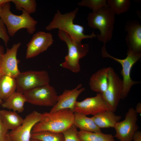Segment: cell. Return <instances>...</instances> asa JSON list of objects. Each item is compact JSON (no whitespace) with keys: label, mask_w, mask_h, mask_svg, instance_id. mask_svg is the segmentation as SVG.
<instances>
[{"label":"cell","mask_w":141,"mask_h":141,"mask_svg":"<svg viewBox=\"0 0 141 141\" xmlns=\"http://www.w3.org/2000/svg\"><path fill=\"white\" fill-rule=\"evenodd\" d=\"M74 118V112L69 109L41 113L40 119L32 133L47 131L62 133L73 125Z\"/></svg>","instance_id":"6da1fadb"},{"label":"cell","mask_w":141,"mask_h":141,"mask_svg":"<svg viewBox=\"0 0 141 141\" xmlns=\"http://www.w3.org/2000/svg\"><path fill=\"white\" fill-rule=\"evenodd\" d=\"M78 10L77 8L73 11L63 14L58 10L52 21L46 27L45 29L49 31L58 29L66 33L73 40L78 42H81L84 39H92L97 37V35L93 32L90 35L85 34L84 33V27L74 23L73 21Z\"/></svg>","instance_id":"7a4b0ae2"},{"label":"cell","mask_w":141,"mask_h":141,"mask_svg":"<svg viewBox=\"0 0 141 141\" xmlns=\"http://www.w3.org/2000/svg\"><path fill=\"white\" fill-rule=\"evenodd\" d=\"M115 13L107 5L98 10L89 13L87 17L89 26L98 29L100 34L97 35L99 41L105 44L112 39L115 21Z\"/></svg>","instance_id":"3957f363"},{"label":"cell","mask_w":141,"mask_h":141,"mask_svg":"<svg viewBox=\"0 0 141 141\" xmlns=\"http://www.w3.org/2000/svg\"><path fill=\"white\" fill-rule=\"evenodd\" d=\"M10 9V2L8 3L2 7L0 13V18L5 24L9 36H14L18 31L23 28L26 29L29 34H33L37 21L24 10L21 15H17L12 13Z\"/></svg>","instance_id":"277c9868"},{"label":"cell","mask_w":141,"mask_h":141,"mask_svg":"<svg viewBox=\"0 0 141 141\" xmlns=\"http://www.w3.org/2000/svg\"><path fill=\"white\" fill-rule=\"evenodd\" d=\"M58 36L60 39L66 44L68 53L64 61L60 64L61 67L73 72L77 73L81 70L79 64L80 59L85 57L89 50V45L86 43L76 42L64 32L59 30Z\"/></svg>","instance_id":"5b68a950"},{"label":"cell","mask_w":141,"mask_h":141,"mask_svg":"<svg viewBox=\"0 0 141 141\" xmlns=\"http://www.w3.org/2000/svg\"><path fill=\"white\" fill-rule=\"evenodd\" d=\"M101 52L103 57L110 58L121 65L122 69L121 73L123 77V88L121 99H125L128 95L132 86L139 83L132 79L131 73L133 66L141 57V53H136L128 50L127 56L126 58L124 59H119L112 56L107 52L105 45H103L102 47Z\"/></svg>","instance_id":"8992f818"},{"label":"cell","mask_w":141,"mask_h":141,"mask_svg":"<svg viewBox=\"0 0 141 141\" xmlns=\"http://www.w3.org/2000/svg\"><path fill=\"white\" fill-rule=\"evenodd\" d=\"M16 91L23 94L37 87L49 84L50 79L45 70L20 72L15 78Z\"/></svg>","instance_id":"52a82bcc"},{"label":"cell","mask_w":141,"mask_h":141,"mask_svg":"<svg viewBox=\"0 0 141 141\" xmlns=\"http://www.w3.org/2000/svg\"><path fill=\"white\" fill-rule=\"evenodd\" d=\"M24 94L27 102L36 105L52 107L57 103L58 97L54 87L49 84L34 88Z\"/></svg>","instance_id":"ba28073f"},{"label":"cell","mask_w":141,"mask_h":141,"mask_svg":"<svg viewBox=\"0 0 141 141\" xmlns=\"http://www.w3.org/2000/svg\"><path fill=\"white\" fill-rule=\"evenodd\" d=\"M123 88L122 80L114 69L110 67L108 73L107 87L102 95L111 110L114 112L116 111L121 99Z\"/></svg>","instance_id":"9c48e42d"},{"label":"cell","mask_w":141,"mask_h":141,"mask_svg":"<svg viewBox=\"0 0 141 141\" xmlns=\"http://www.w3.org/2000/svg\"><path fill=\"white\" fill-rule=\"evenodd\" d=\"M137 114L133 108L129 109L124 119L118 122L114 128L116 131L114 137L120 141H132L134 133L138 130Z\"/></svg>","instance_id":"30bf717a"},{"label":"cell","mask_w":141,"mask_h":141,"mask_svg":"<svg viewBox=\"0 0 141 141\" xmlns=\"http://www.w3.org/2000/svg\"><path fill=\"white\" fill-rule=\"evenodd\" d=\"M108 110H111L109 105L102 94L98 93L95 96L87 98L81 101H77L74 112L93 116Z\"/></svg>","instance_id":"8fae6325"},{"label":"cell","mask_w":141,"mask_h":141,"mask_svg":"<svg viewBox=\"0 0 141 141\" xmlns=\"http://www.w3.org/2000/svg\"><path fill=\"white\" fill-rule=\"evenodd\" d=\"M41 114L34 111L26 115L20 126L9 132V135L11 140L30 141L32 129L40 120Z\"/></svg>","instance_id":"7c38bea8"},{"label":"cell","mask_w":141,"mask_h":141,"mask_svg":"<svg viewBox=\"0 0 141 141\" xmlns=\"http://www.w3.org/2000/svg\"><path fill=\"white\" fill-rule=\"evenodd\" d=\"M53 42L51 33L42 31L35 33L27 45L26 58L34 57L46 51Z\"/></svg>","instance_id":"4fadbf2b"},{"label":"cell","mask_w":141,"mask_h":141,"mask_svg":"<svg viewBox=\"0 0 141 141\" xmlns=\"http://www.w3.org/2000/svg\"><path fill=\"white\" fill-rule=\"evenodd\" d=\"M20 42L13 45L10 49L7 48L3 56L0 67L3 75L15 78L20 73L18 68L19 60L17 58V51L21 45Z\"/></svg>","instance_id":"5bb4252c"},{"label":"cell","mask_w":141,"mask_h":141,"mask_svg":"<svg viewBox=\"0 0 141 141\" xmlns=\"http://www.w3.org/2000/svg\"><path fill=\"white\" fill-rule=\"evenodd\" d=\"M82 86L80 84L72 90H65L62 94L58 96L57 103L50 111L54 112L61 109H69L74 112L78 97L85 90V88L82 87Z\"/></svg>","instance_id":"9a60e30c"},{"label":"cell","mask_w":141,"mask_h":141,"mask_svg":"<svg viewBox=\"0 0 141 141\" xmlns=\"http://www.w3.org/2000/svg\"><path fill=\"white\" fill-rule=\"evenodd\" d=\"M125 40L128 50L141 53V25L137 20H129L125 26Z\"/></svg>","instance_id":"2e32d148"},{"label":"cell","mask_w":141,"mask_h":141,"mask_svg":"<svg viewBox=\"0 0 141 141\" xmlns=\"http://www.w3.org/2000/svg\"><path fill=\"white\" fill-rule=\"evenodd\" d=\"M110 67L98 70L91 77L89 85L91 90L103 94L106 90L108 84V73Z\"/></svg>","instance_id":"e0dca14e"},{"label":"cell","mask_w":141,"mask_h":141,"mask_svg":"<svg viewBox=\"0 0 141 141\" xmlns=\"http://www.w3.org/2000/svg\"><path fill=\"white\" fill-rule=\"evenodd\" d=\"M111 110H106L91 117L99 128L114 127L121 117L116 115Z\"/></svg>","instance_id":"ac0fdd59"},{"label":"cell","mask_w":141,"mask_h":141,"mask_svg":"<svg viewBox=\"0 0 141 141\" xmlns=\"http://www.w3.org/2000/svg\"><path fill=\"white\" fill-rule=\"evenodd\" d=\"M4 101L1 104L3 108L19 113L24 111V105L27 102L24 94L16 91Z\"/></svg>","instance_id":"d6986e66"},{"label":"cell","mask_w":141,"mask_h":141,"mask_svg":"<svg viewBox=\"0 0 141 141\" xmlns=\"http://www.w3.org/2000/svg\"><path fill=\"white\" fill-rule=\"evenodd\" d=\"M73 125L80 130L93 132L101 131L91 117H88L86 115L74 112Z\"/></svg>","instance_id":"ffe728a7"},{"label":"cell","mask_w":141,"mask_h":141,"mask_svg":"<svg viewBox=\"0 0 141 141\" xmlns=\"http://www.w3.org/2000/svg\"><path fill=\"white\" fill-rule=\"evenodd\" d=\"M0 116L8 130H13L17 128L22 124L24 119L16 112L5 110H0Z\"/></svg>","instance_id":"44dd1931"},{"label":"cell","mask_w":141,"mask_h":141,"mask_svg":"<svg viewBox=\"0 0 141 141\" xmlns=\"http://www.w3.org/2000/svg\"><path fill=\"white\" fill-rule=\"evenodd\" d=\"M16 86L15 78L3 75L0 79V98L7 99L16 92Z\"/></svg>","instance_id":"7402d4cb"},{"label":"cell","mask_w":141,"mask_h":141,"mask_svg":"<svg viewBox=\"0 0 141 141\" xmlns=\"http://www.w3.org/2000/svg\"><path fill=\"white\" fill-rule=\"evenodd\" d=\"M78 134L81 141H115L112 134L104 133L101 131L93 132L80 130Z\"/></svg>","instance_id":"603a6c76"},{"label":"cell","mask_w":141,"mask_h":141,"mask_svg":"<svg viewBox=\"0 0 141 141\" xmlns=\"http://www.w3.org/2000/svg\"><path fill=\"white\" fill-rule=\"evenodd\" d=\"M31 138L37 139L41 141H64L62 133L47 131L32 133Z\"/></svg>","instance_id":"cb8c5ba5"},{"label":"cell","mask_w":141,"mask_h":141,"mask_svg":"<svg viewBox=\"0 0 141 141\" xmlns=\"http://www.w3.org/2000/svg\"><path fill=\"white\" fill-rule=\"evenodd\" d=\"M107 3L115 14L118 15L127 11L131 5L129 0H108Z\"/></svg>","instance_id":"d4e9b609"},{"label":"cell","mask_w":141,"mask_h":141,"mask_svg":"<svg viewBox=\"0 0 141 141\" xmlns=\"http://www.w3.org/2000/svg\"><path fill=\"white\" fill-rule=\"evenodd\" d=\"M16 10H25L29 14L34 13L36 11L37 3L35 0H12Z\"/></svg>","instance_id":"484cf974"},{"label":"cell","mask_w":141,"mask_h":141,"mask_svg":"<svg viewBox=\"0 0 141 141\" xmlns=\"http://www.w3.org/2000/svg\"><path fill=\"white\" fill-rule=\"evenodd\" d=\"M80 6L87 7L93 12L98 10L102 7L107 5L106 0H83L78 3Z\"/></svg>","instance_id":"4316f807"},{"label":"cell","mask_w":141,"mask_h":141,"mask_svg":"<svg viewBox=\"0 0 141 141\" xmlns=\"http://www.w3.org/2000/svg\"><path fill=\"white\" fill-rule=\"evenodd\" d=\"M77 128L74 125L62 132L64 141H81L78 136Z\"/></svg>","instance_id":"83f0119b"},{"label":"cell","mask_w":141,"mask_h":141,"mask_svg":"<svg viewBox=\"0 0 141 141\" xmlns=\"http://www.w3.org/2000/svg\"><path fill=\"white\" fill-rule=\"evenodd\" d=\"M0 38L2 39L5 45L7 47L8 42L9 40V36L8 34L6 26L0 18Z\"/></svg>","instance_id":"f1b7e54d"},{"label":"cell","mask_w":141,"mask_h":141,"mask_svg":"<svg viewBox=\"0 0 141 141\" xmlns=\"http://www.w3.org/2000/svg\"><path fill=\"white\" fill-rule=\"evenodd\" d=\"M8 130L4 125L0 116V141L5 140L9 134Z\"/></svg>","instance_id":"f546056e"},{"label":"cell","mask_w":141,"mask_h":141,"mask_svg":"<svg viewBox=\"0 0 141 141\" xmlns=\"http://www.w3.org/2000/svg\"><path fill=\"white\" fill-rule=\"evenodd\" d=\"M132 140L133 141H141V132L137 130L134 134Z\"/></svg>","instance_id":"4dcf8cb0"},{"label":"cell","mask_w":141,"mask_h":141,"mask_svg":"<svg viewBox=\"0 0 141 141\" xmlns=\"http://www.w3.org/2000/svg\"><path fill=\"white\" fill-rule=\"evenodd\" d=\"M5 53L3 46L0 44V66L1 63L3 56Z\"/></svg>","instance_id":"1f68e13d"},{"label":"cell","mask_w":141,"mask_h":141,"mask_svg":"<svg viewBox=\"0 0 141 141\" xmlns=\"http://www.w3.org/2000/svg\"><path fill=\"white\" fill-rule=\"evenodd\" d=\"M136 113L139 114L141 115V103H139L136 105V108L135 109Z\"/></svg>","instance_id":"d6a6232c"},{"label":"cell","mask_w":141,"mask_h":141,"mask_svg":"<svg viewBox=\"0 0 141 141\" xmlns=\"http://www.w3.org/2000/svg\"><path fill=\"white\" fill-rule=\"evenodd\" d=\"M11 1L12 0H0V6L3 7L6 4Z\"/></svg>","instance_id":"836d02e7"},{"label":"cell","mask_w":141,"mask_h":141,"mask_svg":"<svg viewBox=\"0 0 141 141\" xmlns=\"http://www.w3.org/2000/svg\"><path fill=\"white\" fill-rule=\"evenodd\" d=\"M5 141H12L9 137V134L7 137L5 139Z\"/></svg>","instance_id":"e575fe53"},{"label":"cell","mask_w":141,"mask_h":141,"mask_svg":"<svg viewBox=\"0 0 141 141\" xmlns=\"http://www.w3.org/2000/svg\"><path fill=\"white\" fill-rule=\"evenodd\" d=\"M3 75L0 67V79Z\"/></svg>","instance_id":"d590c367"},{"label":"cell","mask_w":141,"mask_h":141,"mask_svg":"<svg viewBox=\"0 0 141 141\" xmlns=\"http://www.w3.org/2000/svg\"><path fill=\"white\" fill-rule=\"evenodd\" d=\"M30 141H41L37 139H36L31 138Z\"/></svg>","instance_id":"8d00e7d4"},{"label":"cell","mask_w":141,"mask_h":141,"mask_svg":"<svg viewBox=\"0 0 141 141\" xmlns=\"http://www.w3.org/2000/svg\"><path fill=\"white\" fill-rule=\"evenodd\" d=\"M3 102L2 100L0 98V105H1Z\"/></svg>","instance_id":"74e56055"},{"label":"cell","mask_w":141,"mask_h":141,"mask_svg":"<svg viewBox=\"0 0 141 141\" xmlns=\"http://www.w3.org/2000/svg\"><path fill=\"white\" fill-rule=\"evenodd\" d=\"M2 9V7L0 6V13Z\"/></svg>","instance_id":"f35d334b"},{"label":"cell","mask_w":141,"mask_h":141,"mask_svg":"<svg viewBox=\"0 0 141 141\" xmlns=\"http://www.w3.org/2000/svg\"><path fill=\"white\" fill-rule=\"evenodd\" d=\"M5 140H3V141H5Z\"/></svg>","instance_id":"ab89813d"}]
</instances>
